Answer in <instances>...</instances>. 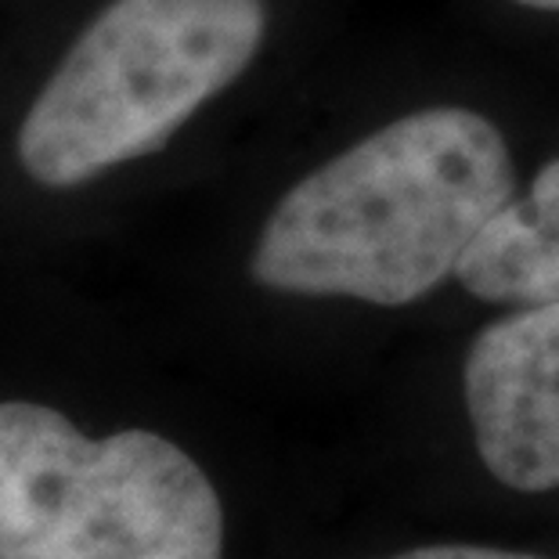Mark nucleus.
<instances>
[{
	"instance_id": "7ed1b4c3",
	"label": "nucleus",
	"mask_w": 559,
	"mask_h": 559,
	"mask_svg": "<svg viewBox=\"0 0 559 559\" xmlns=\"http://www.w3.org/2000/svg\"><path fill=\"white\" fill-rule=\"evenodd\" d=\"M221 556V498L166 437L91 440L47 404H0V559Z\"/></svg>"
},
{
	"instance_id": "f03ea898",
	"label": "nucleus",
	"mask_w": 559,
	"mask_h": 559,
	"mask_svg": "<svg viewBox=\"0 0 559 559\" xmlns=\"http://www.w3.org/2000/svg\"><path fill=\"white\" fill-rule=\"evenodd\" d=\"M260 40V0H116L33 102L22 166L69 188L148 156L253 62Z\"/></svg>"
},
{
	"instance_id": "0eeeda50",
	"label": "nucleus",
	"mask_w": 559,
	"mask_h": 559,
	"mask_svg": "<svg viewBox=\"0 0 559 559\" xmlns=\"http://www.w3.org/2000/svg\"><path fill=\"white\" fill-rule=\"evenodd\" d=\"M516 4H527V8H545V11H556L559 0H516Z\"/></svg>"
},
{
	"instance_id": "f257e3e1",
	"label": "nucleus",
	"mask_w": 559,
	"mask_h": 559,
	"mask_svg": "<svg viewBox=\"0 0 559 559\" xmlns=\"http://www.w3.org/2000/svg\"><path fill=\"white\" fill-rule=\"evenodd\" d=\"M513 199V159L469 109L401 116L304 177L271 213L253 275L278 293L401 307L459 271Z\"/></svg>"
},
{
	"instance_id": "423d86ee",
	"label": "nucleus",
	"mask_w": 559,
	"mask_h": 559,
	"mask_svg": "<svg viewBox=\"0 0 559 559\" xmlns=\"http://www.w3.org/2000/svg\"><path fill=\"white\" fill-rule=\"evenodd\" d=\"M390 559H545L534 552H513V549H487V545H423V549L397 552Z\"/></svg>"
},
{
	"instance_id": "39448f33",
	"label": "nucleus",
	"mask_w": 559,
	"mask_h": 559,
	"mask_svg": "<svg viewBox=\"0 0 559 559\" xmlns=\"http://www.w3.org/2000/svg\"><path fill=\"white\" fill-rule=\"evenodd\" d=\"M459 282L487 304L559 300V159L509 199L459 260Z\"/></svg>"
},
{
	"instance_id": "20e7f679",
	"label": "nucleus",
	"mask_w": 559,
	"mask_h": 559,
	"mask_svg": "<svg viewBox=\"0 0 559 559\" xmlns=\"http://www.w3.org/2000/svg\"><path fill=\"white\" fill-rule=\"evenodd\" d=\"M473 444L495 480L523 495L559 487V300L487 325L466 358Z\"/></svg>"
}]
</instances>
